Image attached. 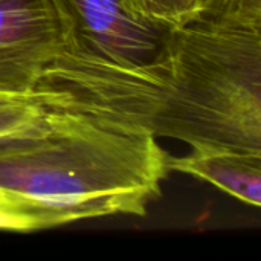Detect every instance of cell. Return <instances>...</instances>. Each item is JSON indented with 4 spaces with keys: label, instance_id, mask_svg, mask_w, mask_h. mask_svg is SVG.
Returning <instances> with one entry per match:
<instances>
[{
    "label": "cell",
    "instance_id": "7",
    "mask_svg": "<svg viewBox=\"0 0 261 261\" xmlns=\"http://www.w3.org/2000/svg\"><path fill=\"white\" fill-rule=\"evenodd\" d=\"M138 5L153 18L177 26L200 12L199 0H136Z\"/></svg>",
    "mask_w": 261,
    "mask_h": 261
},
{
    "label": "cell",
    "instance_id": "4",
    "mask_svg": "<svg viewBox=\"0 0 261 261\" xmlns=\"http://www.w3.org/2000/svg\"><path fill=\"white\" fill-rule=\"evenodd\" d=\"M61 41L50 0H0V92H34Z\"/></svg>",
    "mask_w": 261,
    "mask_h": 261
},
{
    "label": "cell",
    "instance_id": "5",
    "mask_svg": "<svg viewBox=\"0 0 261 261\" xmlns=\"http://www.w3.org/2000/svg\"><path fill=\"white\" fill-rule=\"evenodd\" d=\"M167 168L208 182L239 202L260 208L261 151L234 147H194L185 156L168 154Z\"/></svg>",
    "mask_w": 261,
    "mask_h": 261
},
{
    "label": "cell",
    "instance_id": "1",
    "mask_svg": "<svg viewBox=\"0 0 261 261\" xmlns=\"http://www.w3.org/2000/svg\"><path fill=\"white\" fill-rule=\"evenodd\" d=\"M34 90L43 107L115 121L194 147L261 151V12L173 26L145 63L61 44Z\"/></svg>",
    "mask_w": 261,
    "mask_h": 261
},
{
    "label": "cell",
    "instance_id": "2",
    "mask_svg": "<svg viewBox=\"0 0 261 261\" xmlns=\"http://www.w3.org/2000/svg\"><path fill=\"white\" fill-rule=\"evenodd\" d=\"M167 158L150 133L43 107L31 124L0 135V191L29 231L145 217L162 196Z\"/></svg>",
    "mask_w": 261,
    "mask_h": 261
},
{
    "label": "cell",
    "instance_id": "8",
    "mask_svg": "<svg viewBox=\"0 0 261 261\" xmlns=\"http://www.w3.org/2000/svg\"><path fill=\"white\" fill-rule=\"evenodd\" d=\"M203 14L261 12V0H199Z\"/></svg>",
    "mask_w": 261,
    "mask_h": 261
},
{
    "label": "cell",
    "instance_id": "9",
    "mask_svg": "<svg viewBox=\"0 0 261 261\" xmlns=\"http://www.w3.org/2000/svg\"><path fill=\"white\" fill-rule=\"evenodd\" d=\"M0 229H6V231H21V232H28L29 228L26 225V222L18 217L15 213H12L8 206L0 203Z\"/></svg>",
    "mask_w": 261,
    "mask_h": 261
},
{
    "label": "cell",
    "instance_id": "6",
    "mask_svg": "<svg viewBox=\"0 0 261 261\" xmlns=\"http://www.w3.org/2000/svg\"><path fill=\"white\" fill-rule=\"evenodd\" d=\"M44 93L0 92V135L21 128L35 121L43 112Z\"/></svg>",
    "mask_w": 261,
    "mask_h": 261
},
{
    "label": "cell",
    "instance_id": "3",
    "mask_svg": "<svg viewBox=\"0 0 261 261\" xmlns=\"http://www.w3.org/2000/svg\"><path fill=\"white\" fill-rule=\"evenodd\" d=\"M61 44L119 63H145L162 47L170 29L136 0H50Z\"/></svg>",
    "mask_w": 261,
    "mask_h": 261
},
{
    "label": "cell",
    "instance_id": "10",
    "mask_svg": "<svg viewBox=\"0 0 261 261\" xmlns=\"http://www.w3.org/2000/svg\"><path fill=\"white\" fill-rule=\"evenodd\" d=\"M0 203H2V205H5V206H8V208L11 210V206H9L8 200H6V197H5V194H3L2 191H0ZM11 211H12V210H11ZM12 213H14V211H12ZM18 217H20V216H18Z\"/></svg>",
    "mask_w": 261,
    "mask_h": 261
}]
</instances>
